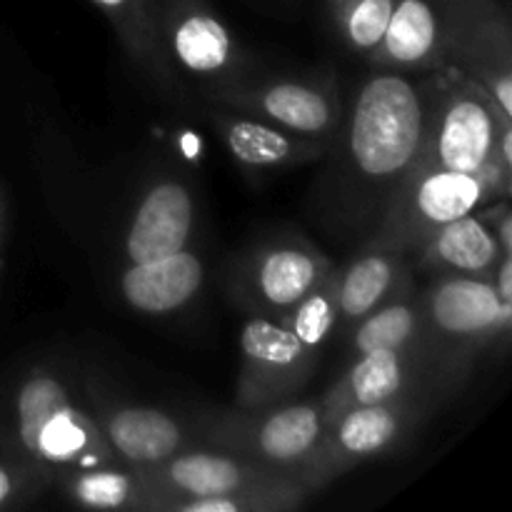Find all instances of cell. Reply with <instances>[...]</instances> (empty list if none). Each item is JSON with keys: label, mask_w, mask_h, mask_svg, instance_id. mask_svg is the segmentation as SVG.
<instances>
[{"label": "cell", "mask_w": 512, "mask_h": 512, "mask_svg": "<svg viewBox=\"0 0 512 512\" xmlns=\"http://www.w3.org/2000/svg\"><path fill=\"white\" fill-rule=\"evenodd\" d=\"M430 78L373 68L343 113L333 143V193L348 218L378 225L395 185L420 160L428 130ZM330 193V195H333Z\"/></svg>", "instance_id": "1"}, {"label": "cell", "mask_w": 512, "mask_h": 512, "mask_svg": "<svg viewBox=\"0 0 512 512\" xmlns=\"http://www.w3.org/2000/svg\"><path fill=\"white\" fill-rule=\"evenodd\" d=\"M10 438L18 458L48 475L120 463L93 418L73 375L38 363L23 373L10 395Z\"/></svg>", "instance_id": "2"}, {"label": "cell", "mask_w": 512, "mask_h": 512, "mask_svg": "<svg viewBox=\"0 0 512 512\" xmlns=\"http://www.w3.org/2000/svg\"><path fill=\"white\" fill-rule=\"evenodd\" d=\"M420 295V355L433 398L453 395L473 373L483 350L508 343L512 303L493 280L470 275H435Z\"/></svg>", "instance_id": "3"}, {"label": "cell", "mask_w": 512, "mask_h": 512, "mask_svg": "<svg viewBox=\"0 0 512 512\" xmlns=\"http://www.w3.org/2000/svg\"><path fill=\"white\" fill-rule=\"evenodd\" d=\"M428 78L430 110L420 160L458 173L512 180V120L458 68L433 70Z\"/></svg>", "instance_id": "4"}, {"label": "cell", "mask_w": 512, "mask_h": 512, "mask_svg": "<svg viewBox=\"0 0 512 512\" xmlns=\"http://www.w3.org/2000/svg\"><path fill=\"white\" fill-rule=\"evenodd\" d=\"M510 190V178L458 173L418 160L390 193L373 240L413 258L435 230L508 198Z\"/></svg>", "instance_id": "5"}, {"label": "cell", "mask_w": 512, "mask_h": 512, "mask_svg": "<svg viewBox=\"0 0 512 512\" xmlns=\"http://www.w3.org/2000/svg\"><path fill=\"white\" fill-rule=\"evenodd\" d=\"M433 400L428 393H410L388 403L348 410L325 425L315 448L298 468V478L313 493H320L355 465L393 453L423 423Z\"/></svg>", "instance_id": "6"}, {"label": "cell", "mask_w": 512, "mask_h": 512, "mask_svg": "<svg viewBox=\"0 0 512 512\" xmlns=\"http://www.w3.org/2000/svg\"><path fill=\"white\" fill-rule=\"evenodd\" d=\"M193 430L205 445L298 475L323 433V405L288 400L258 410H210L195 420Z\"/></svg>", "instance_id": "7"}, {"label": "cell", "mask_w": 512, "mask_h": 512, "mask_svg": "<svg viewBox=\"0 0 512 512\" xmlns=\"http://www.w3.org/2000/svg\"><path fill=\"white\" fill-rule=\"evenodd\" d=\"M145 483L168 498H205V495H278L303 505L313 490L290 470L273 468L223 448L180 450L158 465L138 468Z\"/></svg>", "instance_id": "8"}, {"label": "cell", "mask_w": 512, "mask_h": 512, "mask_svg": "<svg viewBox=\"0 0 512 512\" xmlns=\"http://www.w3.org/2000/svg\"><path fill=\"white\" fill-rule=\"evenodd\" d=\"M158 28L170 68L205 95L253 78L238 38L205 0H158Z\"/></svg>", "instance_id": "9"}, {"label": "cell", "mask_w": 512, "mask_h": 512, "mask_svg": "<svg viewBox=\"0 0 512 512\" xmlns=\"http://www.w3.org/2000/svg\"><path fill=\"white\" fill-rule=\"evenodd\" d=\"M208 100L215 108L253 115L323 143H333L345 113L335 75L248 78L230 88L213 90Z\"/></svg>", "instance_id": "10"}, {"label": "cell", "mask_w": 512, "mask_h": 512, "mask_svg": "<svg viewBox=\"0 0 512 512\" xmlns=\"http://www.w3.org/2000/svg\"><path fill=\"white\" fill-rule=\"evenodd\" d=\"M330 268L333 263L310 240L270 235L235 265L233 298L253 315L283 320Z\"/></svg>", "instance_id": "11"}, {"label": "cell", "mask_w": 512, "mask_h": 512, "mask_svg": "<svg viewBox=\"0 0 512 512\" xmlns=\"http://www.w3.org/2000/svg\"><path fill=\"white\" fill-rule=\"evenodd\" d=\"M310 350L280 320L253 315L240 330V373L235 408L258 410L298 398L318 368Z\"/></svg>", "instance_id": "12"}, {"label": "cell", "mask_w": 512, "mask_h": 512, "mask_svg": "<svg viewBox=\"0 0 512 512\" xmlns=\"http://www.w3.org/2000/svg\"><path fill=\"white\" fill-rule=\"evenodd\" d=\"M473 5L475 0H395L370 65L413 75L448 68Z\"/></svg>", "instance_id": "13"}, {"label": "cell", "mask_w": 512, "mask_h": 512, "mask_svg": "<svg viewBox=\"0 0 512 512\" xmlns=\"http://www.w3.org/2000/svg\"><path fill=\"white\" fill-rule=\"evenodd\" d=\"M90 410L120 463L148 468L173 458L180 450L198 443L195 430H188L173 413L155 405L120 403L105 395H88Z\"/></svg>", "instance_id": "14"}, {"label": "cell", "mask_w": 512, "mask_h": 512, "mask_svg": "<svg viewBox=\"0 0 512 512\" xmlns=\"http://www.w3.org/2000/svg\"><path fill=\"white\" fill-rule=\"evenodd\" d=\"M193 190L178 178H158L143 190L125 228V263H148L190 248L195 235Z\"/></svg>", "instance_id": "15"}, {"label": "cell", "mask_w": 512, "mask_h": 512, "mask_svg": "<svg viewBox=\"0 0 512 512\" xmlns=\"http://www.w3.org/2000/svg\"><path fill=\"white\" fill-rule=\"evenodd\" d=\"M410 393H430L423 355L405 350H375L355 355L338 383L320 398L323 428L348 410L388 403Z\"/></svg>", "instance_id": "16"}, {"label": "cell", "mask_w": 512, "mask_h": 512, "mask_svg": "<svg viewBox=\"0 0 512 512\" xmlns=\"http://www.w3.org/2000/svg\"><path fill=\"white\" fill-rule=\"evenodd\" d=\"M448 68L473 78L512 120V43L508 15L495 0H475Z\"/></svg>", "instance_id": "17"}, {"label": "cell", "mask_w": 512, "mask_h": 512, "mask_svg": "<svg viewBox=\"0 0 512 512\" xmlns=\"http://www.w3.org/2000/svg\"><path fill=\"white\" fill-rule=\"evenodd\" d=\"M413 283L410 255L370 238L355 258L338 268V330L348 335L360 320Z\"/></svg>", "instance_id": "18"}, {"label": "cell", "mask_w": 512, "mask_h": 512, "mask_svg": "<svg viewBox=\"0 0 512 512\" xmlns=\"http://www.w3.org/2000/svg\"><path fill=\"white\" fill-rule=\"evenodd\" d=\"M228 153L250 170H278L313 163L330 153V143L303 138L253 115L218 108L213 115Z\"/></svg>", "instance_id": "19"}, {"label": "cell", "mask_w": 512, "mask_h": 512, "mask_svg": "<svg viewBox=\"0 0 512 512\" xmlns=\"http://www.w3.org/2000/svg\"><path fill=\"white\" fill-rule=\"evenodd\" d=\"M505 255H512L498 240L485 210L455 218L435 230L413 253L420 268L435 275H470L493 280L495 268Z\"/></svg>", "instance_id": "20"}, {"label": "cell", "mask_w": 512, "mask_h": 512, "mask_svg": "<svg viewBox=\"0 0 512 512\" xmlns=\"http://www.w3.org/2000/svg\"><path fill=\"white\" fill-rule=\"evenodd\" d=\"M203 280V260L188 248L148 263H125L118 288L125 303L138 313L170 315L193 303Z\"/></svg>", "instance_id": "21"}, {"label": "cell", "mask_w": 512, "mask_h": 512, "mask_svg": "<svg viewBox=\"0 0 512 512\" xmlns=\"http://www.w3.org/2000/svg\"><path fill=\"white\" fill-rule=\"evenodd\" d=\"M90 3L113 25L120 45L135 68L143 70L145 78L160 93L178 98L183 80L175 75L165 58L158 28V0H90Z\"/></svg>", "instance_id": "22"}, {"label": "cell", "mask_w": 512, "mask_h": 512, "mask_svg": "<svg viewBox=\"0 0 512 512\" xmlns=\"http://www.w3.org/2000/svg\"><path fill=\"white\" fill-rule=\"evenodd\" d=\"M65 498L88 510L160 512L163 495L155 493L138 468L125 463L65 470L55 475Z\"/></svg>", "instance_id": "23"}, {"label": "cell", "mask_w": 512, "mask_h": 512, "mask_svg": "<svg viewBox=\"0 0 512 512\" xmlns=\"http://www.w3.org/2000/svg\"><path fill=\"white\" fill-rule=\"evenodd\" d=\"M420 295L413 283L385 300L383 305L365 315L345 338H348V353L365 355L375 350H405V353H420Z\"/></svg>", "instance_id": "24"}, {"label": "cell", "mask_w": 512, "mask_h": 512, "mask_svg": "<svg viewBox=\"0 0 512 512\" xmlns=\"http://www.w3.org/2000/svg\"><path fill=\"white\" fill-rule=\"evenodd\" d=\"M325 8L345 48L370 63L393 18L395 0H325Z\"/></svg>", "instance_id": "25"}, {"label": "cell", "mask_w": 512, "mask_h": 512, "mask_svg": "<svg viewBox=\"0 0 512 512\" xmlns=\"http://www.w3.org/2000/svg\"><path fill=\"white\" fill-rule=\"evenodd\" d=\"M338 268H330L308 295L280 323L310 350L323 353V345L338 330Z\"/></svg>", "instance_id": "26"}, {"label": "cell", "mask_w": 512, "mask_h": 512, "mask_svg": "<svg viewBox=\"0 0 512 512\" xmlns=\"http://www.w3.org/2000/svg\"><path fill=\"white\" fill-rule=\"evenodd\" d=\"M300 508L295 500L278 495H205V498L160 500V512H288Z\"/></svg>", "instance_id": "27"}, {"label": "cell", "mask_w": 512, "mask_h": 512, "mask_svg": "<svg viewBox=\"0 0 512 512\" xmlns=\"http://www.w3.org/2000/svg\"><path fill=\"white\" fill-rule=\"evenodd\" d=\"M48 475L40 473L35 465L23 458H0V510H8L28 500L30 495L38 493Z\"/></svg>", "instance_id": "28"}, {"label": "cell", "mask_w": 512, "mask_h": 512, "mask_svg": "<svg viewBox=\"0 0 512 512\" xmlns=\"http://www.w3.org/2000/svg\"><path fill=\"white\" fill-rule=\"evenodd\" d=\"M493 285L505 303H512V255H505L493 273Z\"/></svg>", "instance_id": "29"}, {"label": "cell", "mask_w": 512, "mask_h": 512, "mask_svg": "<svg viewBox=\"0 0 512 512\" xmlns=\"http://www.w3.org/2000/svg\"><path fill=\"white\" fill-rule=\"evenodd\" d=\"M0 265H3V195H0Z\"/></svg>", "instance_id": "30"}]
</instances>
